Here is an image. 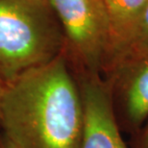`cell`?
Wrapping results in <instances>:
<instances>
[{"mask_svg":"<svg viewBox=\"0 0 148 148\" xmlns=\"http://www.w3.org/2000/svg\"><path fill=\"white\" fill-rule=\"evenodd\" d=\"M2 137L16 148H79L84 107L67 66L66 49L49 63L4 84Z\"/></svg>","mask_w":148,"mask_h":148,"instance_id":"obj_1","label":"cell"},{"mask_svg":"<svg viewBox=\"0 0 148 148\" xmlns=\"http://www.w3.org/2000/svg\"><path fill=\"white\" fill-rule=\"evenodd\" d=\"M66 46L48 0H0V80L4 84L49 63Z\"/></svg>","mask_w":148,"mask_h":148,"instance_id":"obj_2","label":"cell"},{"mask_svg":"<svg viewBox=\"0 0 148 148\" xmlns=\"http://www.w3.org/2000/svg\"><path fill=\"white\" fill-rule=\"evenodd\" d=\"M63 28L66 45L91 74L103 72L109 29L99 0H48Z\"/></svg>","mask_w":148,"mask_h":148,"instance_id":"obj_3","label":"cell"},{"mask_svg":"<svg viewBox=\"0 0 148 148\" xmlns=\"http://www.w3.org/2000/svg\"><path fill=\"white\" fill-rule=\"evenodd\" d=\"M112 84L87 73L80 86L84 129L79 148H127L118 130L112 101Z\"/></svg>","mask_w":148,"mask_h":148,"instance_id":"obj_4","label":"cell"},{"mask_svg":"<svg viewBox=\"0 0 148 148\" xmlns=\"http://www.w3.org/2000/svg\"><path fill=\"white\" fill-rule=\"evenodd\" d=\"M109 29V51L103 72L108 78L128 48L148 7V0H99Z\"/></svg>","mask_w":148,"mask_h":148,"instance_id":"obj_5","label":"cell"},{"mask_svg":"<svg viewBox=\"0 0 148 148\" xmlns=\"http://www.w3.org/2000/svg\"><path fill=\"white\" fill-rule=\"evenodd\" d=\"M121 79L125 88L127 114L134 124H140L148 117V58L126 66L112 81Z\"/></svg>","mask_w":148,"mask_h":148,"instance_id":"obj_6","label":"cell"},{"mask_svg":"<svg viewBox=\"0 0 148 148\" xmlns=\"http://www.w3.org/2000/svg\"><path fill=\"white\" fill-rule=\"evenodd\" d=\"M144 58H148V7L136 29L125 54L109 79L112 81L126 66Z\"/></svg>","mask_w":148,"mask_h":148,"instance_id":"obj_7","label":"cell"},{"mask_svg":"<svg viewBox=\"0 0 148 148\" xmlns=\"http://www.w3.org/2000/svg\"><path fill=\"white\" fill-rule=\"evenodd\" d=\"M0 148H16L11 143L6 140L5 138H0Z\"/></svg>","mask_w":148,"mask_h":148,"instance_id":"obj_8","label":"cell"},{"mask_svg":"<svg viewBox=\"0 0 148 148\" xmlns=\"http://www.w3.org/2000/svg\"><path fill=\"white\" fill-rule=\"evenodd\" d=\"M141 148H148V127L143 134V141H141Z\"/></svg>","mask_w":148,"mask_h":148,"instance_id":"obj_9","label":"cell"},{"mask_svg":"<svg viewBox=\"0 0 148 148\" xmlns=\"http://www.w3.org/2000/svg\"><path fill=\"white\" fill-rule=\"evenodd\" d=\"M3 88H4V83H3V82L1 81V80H0V93L2 92Z\"/></svg>","mask_w":148,"mask_h":148,"instance_id":"obj_10","label":"cell"}]
</instances>
